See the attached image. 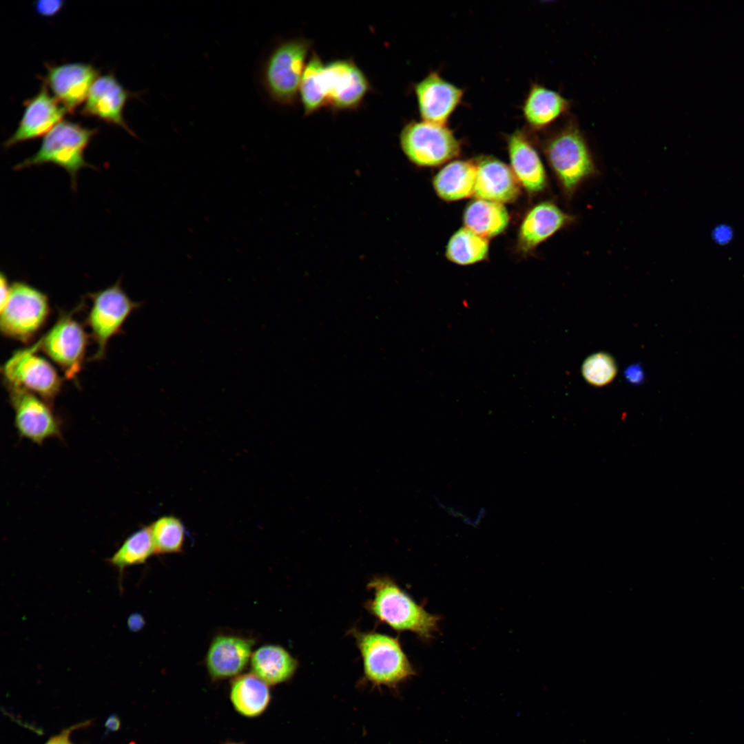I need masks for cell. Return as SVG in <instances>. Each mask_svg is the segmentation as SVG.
Segmentation results:
<instances>
[{"label":"cell","instance_id":"obj_5","mask_svg":"<svg viewBox=\"0 0 744 744\" xmlns=\"http://www.w3.org/2000/svg\"><path fill=\"white\" fill-rule=\"evenodd\" d=\"M311 41L302 38L285 41L275 47L262 69V82L270 98L291 105L300 92Z\"/></svg>","mask_w":744,"mask_h":744},{"label":"cell","instance_id":"obj_21","mask_svg":"<svg viewBox=\"0 0 744 744\" xmlns=\"http://www.w3.org/2000/svg\"><path fill=\"white\" fill-rule=\"evenodd\" d=\"M572 101L559 92L533 83L522 105L524 118L532 131H544L568 114Z\"/></svg>","mask_w":744,"mask_h":744},{"label":"cell","instance_id":"obj_7","mask_svg":"<svg viewBox=\"0 0 744 744\" xmlns=\"http://www.w3.org/2000/svg\"><path fill=\"white\" fill-rule=\"evenodd\" d=\"M400 144L407 158L414 165L436 167L457 157L461 143L447 125L424 121H411L402 128Z\"/></svg>","mask_w":744,"mask_h":744},{"label":"cell","instance_id":"obj_1","mask_svg":"<svg viewBox=\"0 0 744 744\" xmlns=\"http://www.w3.org/2000/svg\"><path fill=\"white\" fill-rule=\"evenodd\" d=\"M367 586L372 596L365 608L379 621L396 631L413 632L424 640L433 637L440 618L417 604L392 579L375 576Z\"/></svg>","mask_w":744,"mask_h":744},{"label":"cell","instance_id":"obj_11","mask_svg":"<svg viewBox=\"0 0 744 744\" xmlns=\"http://www.w3.org/2000/svg\"><path fill=\"white\" fill-rule=\"evenodd\" d=\"M14 411L18 435L37 445L51 438L62 437V423L52 405L25 389L6 386Z\"/></svg>","mask_w":744,"mask_h":744},{"label":"cell","instance_id":"obj_14","mask_svg":"<svg viewBox=\"0 0 744 744\" xmlns=\"http://www.w3.org/2000/svg\"><path fill=\"white\" fill-rule=\"evenodd\" d=\"M46 66L44 83L50 87L57 101L72 113L86 100L98 78L99 71L92 65L83 63Z\"/></svg>","mask_w":744,"mask_h":744},{"label":"cell","instance_id":"obj_26","mask_svg":"<svg viewBox=\"0 0 744 744\" xmlns=\"http://www.w3.org/2000/svg\"><path fill=\"white\" fill-rule=\"evenodd\" d=\"M154 554L150 526H145L130 535L107 562L123 573L126 568L145 563Z\"/></svg>","mask_w":744,"mask_h":744},{"label":"cell","instance_id":"obj_22","mask_svg":"<svg viewBox=\"0 0 744 744\" xmlns=\"http://www.w3.org/2000/svg\"><path fill=\"white\" fill-rule=\"evenodd\" d=\"M476 162L455 160L443 166L435 175L433 188L446 201H455L474 196L477 180Z\"/></svg>","mask_w":744,"mask_h":744},{"label":"cell","instance_id":"obj_25","mask_svg":"<svg viewBox=\"0 0 744 744\" xmlns=\"http://www.w3.org/2000/svg\"><path fill=\"white\" fill-rule=\"evenodd\" d=\"M268 685L253 673L236 678L231 687V700L236 710L246 716L260 714L270 701Z\"/></svg>","mask_w":744,"mask_h":744},{"label":"cell","instance_id":"obj_6","mask_svg":"<svg viewBox=\"0 0 744 744\" xmlns=\"http://www.w3.org/2000/svg\"><path fill=\"white\" fill-rule=\"evenodd\" d=\"M0 311L2 334L28 343L46 323L50 307L45 293L25 282L16 281L10 285L8 298Z\"/></svg>","mask_w":744,"mask_h":744},{"label":"cell","instance_id":"obj_3","mask_svg":"<svg viewBox=\"0 0 744 744\" xmlns=\"http://www.w3.org/2000/svg\"><path fill=\"white\" fill-rule=\"evenodd\" d=\"M546 159L568 195L596 172L595 164L578 122L568 118L544 140Z\"/></svg>","mask_w":744,"mask_h":744},{"label":"cell","instance_id":"obj_17","mask_svg":"<svg viewBox=\"0 0 744 744\" xmlns=\"http://www.w3.org/2000/svg\"><path fill=\"white\" fill-rule=\"evenodd\" d=\"M131 96L112 74L99 76L89 91L81 114L118 125L134 135L123 116L124 106Z\"/></svg>","mask_w":744,"mask_h":744},{"label":"cell","instance_id":"obj_35","mask_svg":"<svg viewBox=\"0 0 744 744\" xmlns=\"http://www.w3.org/2000/svg\"><path fill=\"white\" fill-rule=\"evenodd\" d=\"M626 376L629 380L636 382L641 380L643 375L639 366H632L627 370Z\"/></svg>","mask_w":744,"mask_h":744},{"label":"cell","instance_id":"obj_32","mask_svg":"<svg viewBox=\"0 0 744 744\" xmlns=\"http://www.w3.org/2000/svg\"><path fill=\"white\" fill-rule=\"evenodd\" d=\"M89 723L90 721H85L65 728L58 734L50 738L45 744H72L70 739L72 732L77 729L87 726Z\"/></svg>","mask_w":744,"mask_h":744},{"label":"cell","instance_id":"obj_29","mask_svg":"<svg viewBox=\"0 0 744 744\" xmlns=\"http://www.w3.org/2000/svg\"><path fill=\"white\" fill-rule=\"evenodd\" d=\"M156 555L178 554L183 551L185 528L181 520L163 515L149 525Z\"/></svg>","mask_w":744,"mask_h":744},{"label":"cell","instance_id":"obj_16","mask_svg":"<svg viewBox=\"0 0 744 744\" xmlns=\"http://www.w3.org/2000/svg\"><path fill=\"white\" fill-rule=\"evenodd\" d=\"M254 640L236 634H218L211 639L205 654V665L215 679L240 673L250 663Z\"/></svg>","mask_w":744,"mask_h":744},{"label":"cell","instance_id":"obj_15","mask_svg":"<svg viewBox=\"0 0 744 744\" xmlns=\"http://www.w3.org/2000/svg\"><path fill=\"white\" fill-rule=\"evenodd\" d=\"M47 88L43 83L39 93L25 101L22 118L17 130L3 143L5 148L47 134L68 112Z\"/></svg>","mask_w":744,"mask_h":744},{"label":"cell","instance_id":"obj_34","mask_svg":"<svg viewBox=\"0 0 744 744\" xmlns=\"http://www.w3.org/2000/svg\"><path fill=\"white\" fill-rule=\"evenodd\" d=\"M0 286H1L0 287V289H1L0 308H1L6 303V302L8 298V296H9V293H10V285H9V282H8L7 276L3 272H1V275H0Z\"/></svg>","mask_w":744,"mask_h":744},{"label":"cell","instance_id":"obj_27","mask_svg":"<svg viewBox=\"0 0 744 744\" xmlns=\"http://www.w3.org/2000/svg\"><path fill=\"white\" fill-rule=\"evenodd\" d=\"M488 249V238L464 227L450 238L445 254L447 259L455 264L470 265L484 260Z\"/></svg>","mask_w":744,"mask_h":744},{"label":"cell","instance_id":"obj_4","mask_svg":"<svg viewBox=\"0 0 744 744\" xmlns=\"http://www.w3.org/2000/svg\"><path fill=\"white\" fill-rule=\"evenodd\" d=\"M97 131L79 123L61 121L45 134L37 152L14 168L20 170L46 163L56 165L67 171L72 189L76 190L79 171L84 167L96 169L85 161L84 152Z\"/></svg>","mask_w":744,"mask_h":744},{"label":"cell","instance_id":"obj_13","mask_svg":"<svg viewBox=\"0 0 744 744\" xmlns=\"http://www.w3.org/2000/svg\"><path fill=\"white\" fill-rule=\"evenodd\" d=\"M417 106L422 121L447 125L462 103L464 90L431 71L414 86Z\"/></svg>","mask_w":744,"mask_h":744},{"label":"cell","instance_id":"obj_23","mask_svg":"<svg viewBox=\"0 0 744 744\" xmlns=\"http://www.w3.org/2000/svg\"><path fill=\"white\" fill-rule=\"evenodd\" d=\"M250 665L253 674L273 685L290 680L297 671L298 662L282 646L265 644L253 652Z\"/></svg>","mask_w":744,"mask_h":744},{"label":"cell","instance_id":"obj_12","mask_svg":"<svg viewBox=\"0 0 744 744\" xmlns=\"http://www.w3.org/2000/svg\"><path fill=\"white\" fill-rule=\"evenodd\" d=\"M326 105L336 110L357 108L370 90L369 81L351 60L338 59L324 65Z\"/></svg>","mask_w":744,"mask_h":744},{"label":"cell","instance_id":"obj_20","mask_svg":"<svg viewBox=\"0 0 744 744\" xmlns=\"http://www.w3.org/2000/svg\"><path fill=\"white\" fill-rule=\"evenodd\" d=\"M476 164L477 174L474 193L476 198L504 204L518 198L520 185L510 167L492 156L482 157Z\"/></svg>","mask_w":744,"mask_h":744},{"label":"cell","instance_id":"obj_28","mask_svg":"<svg viewBox=\"0 0 744 744\" xmlns=\"http://www.w3.org/2000/svg\"><path fill=\"white\" fill-rule=\"evenodd\" d=\"M324 65L320 57L313 52L307 63L299 92L305 115H310L326 105Z\"/></svg>","mask_w":744,"mask_h":744},{"label":"cell","instance_id":"obj_2","mask_svg":"<svg viewBox=\"0 0 744 744\" xmlns=\"http://www.w3.org/2000/svg\"><path fill=\"white\" fill-rule=\"evenodd\" d=\"M363 668L362 682L397 690L415 674L398 639L380 632L351 630Z\"/></svg>","mask_w":744,"mask_h":744},{"label":"cell","instance_id":"obj_19","mask_svg":"<svg viewBox=\"0 0 744 744\" xmlns=\"http://www.w3.org/2000/svg\"><path fill=\"white\" fill-rule=\"evenodd\" d=\"M573 216L550 201L539 203L524 216L518 233V247L528 253L569 225Z\"/></svg>","mask_w":744,"mask_h":744},{"label":"cell","instance_id":"obj_10","mask_svg":"<svg viewBox=\"0 0 744 744\" xmlns=\"http://www.w3.org/2000/svg\"><path fill=\"white\" fill-rule=\"evenodd\" d=\"M37 352L35 343L13 352L1 368L4 384L25 389L52 405L63 380L54 367Z\"/></svg>","mask_w":744,"mask_h":744},{"label":"cell","instance_id":"obj_30","mask_svg":"<svg viewBox=\"0 0 744 744\" xmlns=\"http://www.w3.org/2000/svg\"><path fill=\"white\" fill-rule=\"evenodd\" d=\"M585 380L595 386H605L615 378L617 367L612 357L603 352L588 357L581 367Z\"/></svg>","mask_w":744,"mask_h":744},{"label":"cell","instance_id":"obj_18","mask_svg":"<svg viewBox=\"0 0 744 744\" xmlns=\"http://www.w3.org/2000/svg\"><path fill=\"white\" fill-rule=\"evenodd\" d=\"M510 169L520 185L530 193H538L546 186L544 164L529 134L517 129L507 137Z\"/></svg>","mask_w":744,"mask_h":744},{"label":"cell","instance_id":"obj_33","mask_svg":"<svg viewBox=\"0 0 744 744\" xmlns=\"http://www.w3.org/2000/svg\"><path fill=\"white\" fill-rule=\"evenodd\" d=\"M732 231L726 226H720L714 231V238L716 242L724 243L728 242L732 238Z\"/></svg>","mask_w":744,"mask_h":744},{"label":"cell","instance_id":"obj_8","mask_svg":"<svg viewBox=\"0 0 744 744\" xmlns=\"http://www.w3.org/2000/svg\"><path fill=\"white\" fill-rule=\"evenodd\" d=\"M91 307L86 318L91 337L96 344V353L90 361L101 360L105 356L109 340L121 333L122 327L141 302L132 300L123 289L121 280L114 285L94 293L87 294Z\"/></svg>","mask_w":744,"mask_h":744},{"label":"cell","instance_id":"obj_24","mask_svg":"<svg viewBox=\"0 0 744 744\" xmlns=\"http://www.w3.org/2000/svg\"><path fill=\"white\" fill-rule=\"evenodd\" d=\"M463 221L466 227L488 239L506 229L509 214L502 203L476 198L466 207Z\"/></svg>","mask_w":744,"mask_h":744},{"label":"cell","instance_id":"obj_9","mask_svg":"<svg viewBox=\"0 0 744 744\" xmlns=\"http://www.w3.org/2000/svg\"><path fill=\"white\" fill-rule=\"evenodd\" d=\"M78 306L60 311L53 326L37 342L41 351L56 363L68 380H74L83 368L88 335L74 318Z\"/></svg>","mask_w":744,"mask_h":744},{"label":"cell","instance_id":"obj_31","mask_svg":"<svg viewBox=\"0 0 744 744\" xmlns=\"http://www.w3.org/2000/svg\"><path fill=\"white\" fill-rule=\"evenodd\" d=\"M63 0H40L34 2L37 12L43 17H52L56 14L63 6Z\"/></svg>","mask_w":744,"mask_h":744}]
</instances>
